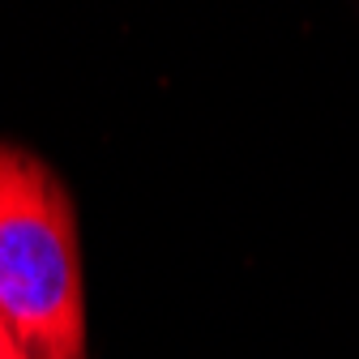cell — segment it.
Returning a JSON list of instances; mask_svg holds the SVG:
<instances>
[{
	"label": "cell",
	"instance_id": "cell-1",
	"mask_svg": "<svg viewBox=\"0 0 359 359\" xmlns=\"http://www.w3.org/2000/svg\"><path fill=\"white\" fill-rule=\"evenodd\" d=\"M0 330L26 359H86L77 222L60 180L0 146Z\"/></svg>",
	"mask_w": 359,
	"mask_h": 359
},
{
	"label": "cell",
	"instance_id": "cell-2",
	"mask_svg": "<svg viewBox=\"0 0 359 359\" xmlns=\"http://www.w3.org/2000/svg\"><path fill=\"white\" fill-rule=\"evenodd\" d=\"M0 359H26V355H22V351L13 346V338H9L5 330H0Z\"/></svg>",
	"mask_w": 359,
	"mask_h": 359
}]
</instances>
